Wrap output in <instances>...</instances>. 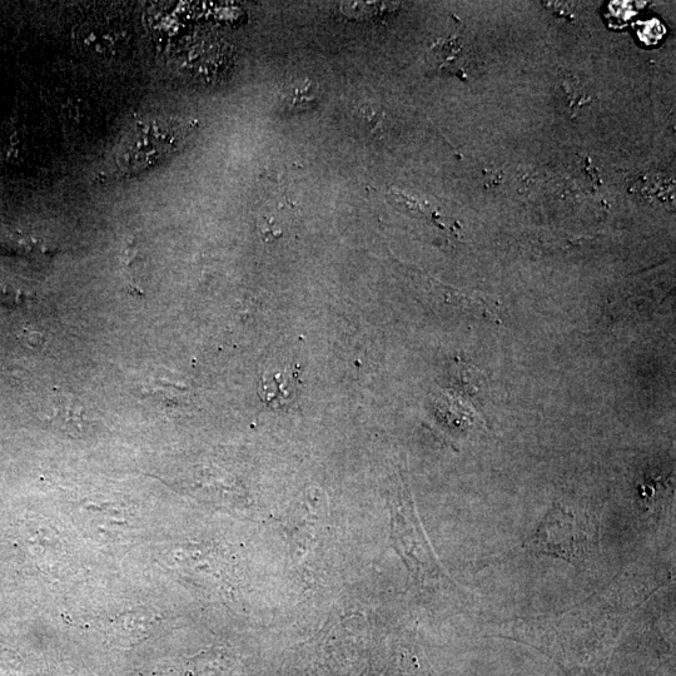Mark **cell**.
Listing matches in <instances>:
<instances>
[{"label": "cell", "instance_id": "1", "mask_svg": "<svg viewBox=\"0 0 676 676\" xmlns=\"http://www.w3.org/2000/svg\"><path fill=\"white\" fill-rule=\"evenodd\" d=\"M190 134V126L175 121L153 119L136 124L122 139L117 164L123 175H137L180 151Z\"/></svg>", "mask_w": 676, "mask_h": 676}, {"label": "cell", "instance_id": "2", "mask_svg": "<svg viewBox=\"0 0 676 676\" xmlns=\"http://www.w3.org/2000/svg\"><path fill=\"white\" fill-rule=\"evenodd\" d=\"M586 530L573 511L554 504L528 541V548L580 566L588 559L590 551V535Z\"/></svg>", "mask_w": 676, "mask_h": 676}, {"label": "cell", "instance_id": "3", "mask_svg": "<svg viewBox=\"0 0 676 676\" xmlns=\"http://www.w3.org/2000/svg\"><path fill=\"white\" fill-rule=\"evenodd\" d=\"M76 41L84 52L99 57H114L126 48L127 29L112 21H89L79 26Z\"/></svg>", "mask_w": 676, "mask_h": 676}, {"label": "cell", "instance_id": "4", "mask_svg": "<svg viewBox=\"0 0 676 676\" xmlns=\"http://www.w3.org/2000/svg\"><path fill=\"white\" fill-rule=\"evenodd\" d=\"M260 386L263 402L272 409H282L295 400L297 374L288 369L270 370L263 375Z\"/></svg>", "mask_w": 676, "mask_h": 676}, {"label": "cell", "instance_id": "5", "mask_svg": "<svg viewBox=\"0 0 676 676\" xmlns=\"http://www.w3.org/2000/svg\"><path fill=\"white\" fill-rule=\"evenodd\" d=\"M321 101V88L311 78L292 79L283 86L280 103L288 113L311 111Z\"/></svg>", "mask_w": 676, "mask_h": 676}, {"label": "cell", "instance_id": "6", "mask_svg": "<svg viewBox=\"0 0 676 676\" xmlns=\"http://www.w3.org/2000/svg\"><path fill=\"white\" fill-rule=\"evenodd\" d=\"M52 410L53 420L54 422H58L59 425L71 424L72 426H76L78 422H84V417L79 412L82 409L78 406L77 401H69L66 397L57 396L54 399Z\"/></svg>", "mask_w": 676, "mask_h": 676}]
</instances>
